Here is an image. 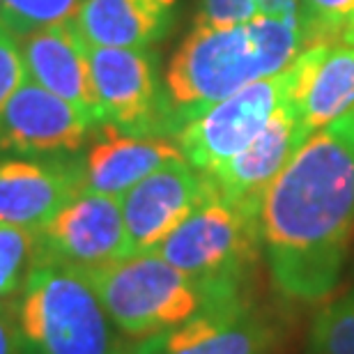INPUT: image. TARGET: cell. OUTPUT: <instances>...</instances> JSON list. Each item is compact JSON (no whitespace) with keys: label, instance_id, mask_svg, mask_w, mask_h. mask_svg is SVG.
Segmentation results:
<instances>
[{"label":"cell","instance_id":"6da1fadb","mask_svg":"<svg viewBox=\"0 0 354 354\" xmlns=\"http://www.w3.org/2000/svg\"><path fill=\"white\" fill-rule=\"evenodd\" d=\"M274 290L297 304L334 292L354 239V109L304 140L260 207Z\"/></svg>","mask_w":354,"mask_h":354},{"label":"cell","instance_id":"7a4b0ae2","mask_svg":"<svg viewBox=\"0 0 354 354\" xmlns=\"http://www.w3.org/2000/svg\"><path fill=\"white\" fill-rule=\"evenodd\" d=\"M299 51V21L292 19L258 14L237 26L196 24L164 79L177 133L221 99L283 72Z\"/></svg>","mask_w":354,"mask_h":354},{"label":"cell","instance_id":"3957f363","mask_svg":"<svg viewBox=\"0 0 354 354\" xmlns=\"http://www.w3.org/2000/svg\"><path fill=\"white\" fill-rule=\"evenodd\" d=\"M12 310L21 354H136L79 269L35 263Z\"/></svg>","mask_w":354,"mask_h":354},{"label":"cell","instance_id":"277c9868","mask_svg":"<svg viewBox=\"0 0 354 354\" xmlns=\"http://www.w3.org/2000/svg\"><path fill=\"white\" fill-rule=\"evenodd\" d=\"M83 274L118 329L136 343L180 327L214 304L249 295L191 279L157 253L127 256Z\"/></svg>","mask_w":354,"mask_h":354},{"label":"cell","instance_id":"5b68a950","mask_svg":"<svg viewBox=\"0 0 354 354\" xmlns=\"http://www.w3.org/2000/svg\"><path fill=\"white\" fill-rule=\"evenodd\" d=\"M154 253L191 279L246 292L263 258L260 214L225 201L212 182L201 207Z\"/></svg>","mask_w":354,"mask_h":354},{"label":"cell","instance_id":"8992f818","mask_svg":"<svg viewBox=\"0 0 354 354\" xmlns=\"http://www.w3.org/2000/svg\"><path fill=\"white\" fill-rule=\"evenodd\" d=\"M88 62L99 124H111L129 136H177L157 51L88 44Z\"/></svg>","mask_w":354,"mask_h":354},{"label":"cell","instance_id":"52a82bcc","mask_svg":"<svg viewBox=\"0 0 354 354\" xmlns=\"http://www.w3.org/2000/svg\"><path fill=\"white\" fill-rule=\"evenodd\" d=\"M288 88L290 72L286 67L209 106L175 136L184 159L205 175L214 173L265 129L269 118L286 99Z\"/></svg>","mask_w":354,"mask_h":354},{"label":"cell","instance_id":"ba28073f","mask_svg":"<svg viewBox=\"0 0 354 354\" xmlns=\"http://www.w3.org/2000/svg\"><path fill=\"white\" fill-rule=\"evenodd\" d=\"M35 237L37 263L65 265L79 272L131 256L120 198L92 191L76 194Z\"/></svg>","mask_w":354,"mask_h":354},{"label":"cell","instance_id":"9c48e42d","mask_svg":"<svg viewBox=\"0 0 354 354\" xmlns=\"http://www.w3.org/2000/svg\"><path fill=\"white\" fill-rule=\"evenodd\" d=\"M281 324L251 292L214 304L180 327L136 343V354H274Z\"/></svg>","mask_w":354,"mask_h":354},{"label":"cell","instance_id":"30bf717a","mask_svg":"<svg viewBox=\"0 0 354 354\" xmlns=\"http://www.w3.org/2000/svg\"><path fill=\"white\" fill-rule=\"evenodd\" d=\"M95 122L74 104L35 81H24L0 113V154L76 157Z\"/></svg>","mask_w":354,"mask_h":354},{"label":"cell","instance_id":"8fae6325","mask_svg":"<svg viewBox=\"0 0 354 354\" xmlns=\"http://www.w3.org/2000/svg\"><path fill=\"white\" fill-rule=\"evenodd\" d=\"M212 191V180L187 159L166 164L120 196L131 256L154 253L201 207Z\"/></svg>","mask_w":354,"mask_h":354},{"label":"cell","instance_id":"7c38bea8","mask_svg":"<svg viewBox=\"0 0 354 354\" xmlns=\"http://www.w3.org/2000/svg\"><path fill=\"white\" fill-rule=\"evenodd\" d=\"M81 191V154L76 157L0 154V221L37 232Z\"/></svg>","mask_w":354,"mask_h":354},{"label":"cell","instance_id":"4fadbf2b","mask_svg":"<svg viewBox=\"0 0 354 354\" xmlns=\"http://www.w3.org/2000/svg\"><path fill=\"white\" fill-rule=\"evenodd\" d=\"M306 138L308 133L301 127L297 106L286 95L265 129L242 152L209 173V180L225 201L260 214L269 184L286 168Z\"/></svg>","mask_w":354,"mask_h":354},{"label":"cell","instance_id":"5bb4252c","mask_svg":"<svg viewBox=\"0 0 354 354\" xmlns=\"http://www.w3.org/2000/svg\"><path fill=\"white\" fill-rule=\"evenodd\" d=\"M26 74L53 95L74 104L99 124V104L88 62V41L74 19L19 35Z\"/></svg>","mask_w":354,"mask_h":354},{"label":"cell","instance_id":"9a60e30c","mask_svg":"<svg viewBox=\"0 0 354 354\" xmlns=\"http://www.w3.org/2000/svg\"><path fill=\"white\" fill-rule=\"evenodd\" d=\"M290 88L304 131L315 133L354 109V46L313 44L288 65Z\"/></svg>","mask_w":354,"mask_h":354},{"label":"cell","instance_id":"2e32d148","mask_svg":"<svg viewBox=\"0 0 354 354\" xmlns=\"http://www.w3.org/2000/svg\"><path fill=\"white\" fill-rule=\"evenodd\" d=\"M182 159L180 145L164 136H129L97 124L90 147L81 152L83 191L120 198L143 177Z\"/></svg>","mask_w":354,"mask_h":354},{"label":"cell","instance_id":"e0dca14e","mask_svg":"<svg viewBox=\"0 0 354 354\" xmlns=\"http://www.w3.org/2000/svg\"><path fill=\"white\" fill-rule=\"evenodd\" d=\"M180 0H83L74 24L92 46L152 48L173 30Z\"/></svg>","mask_w":354,"mask_h":354},{"label":"cell","instance_id":"ac0fdd59","mask_svg":"<svg viewBox=\"0 0 354 354\" xmlns=\"http://www.w3.org/2000/svg\"><path fill=\"white\" fill-rule=\"evenodd\" d=\"M301 48L313 44L354 46V0H299Z\"/></svg>","mask_w":354,"mask_h":354},{"label":"cell","instance_id":"d6986e66","mask_svg":"<svg viewBox=\"0 0 354 354\" xmlns=\"http://www.w3.org/2000/svg\"><path fill=\"white\" fill-rule=\"evenodd\" d=\"M306 354H354V292L317 310L308 329Z\"/></svg>","mask_w":354,"mask_h":354},{"label":"cell","instance_id":"ffe728a7","mask_svg":"<svg viewBox=\"0 0 354 354\" xmlns=\"http://www.w3.org/2000/svg\"><path fill=\"white\" fill-rule=\"evenodd\" d=\"M37 263V237L32 230L0 221V299H12Z\"/></svg>","mask_w":354,"mask_h":354},{"label":"cell","instance_id":"44dd1931","mask_svg":"<svg viewBox=\"0 0 354 354\" xmlns=\"http://www.w3.org/2000/svg\"><path fill=\"white\" fill-rule=\"evenodd\" d=\"M81 3L83 0H3V24L12 32L26 35L35 28L74 19Z\"/></svg>","mask_w":354,"mask_h":354},{"label":"cell","instance_id":"7402d4cb","mask_svg":"<svg viewBox=\"0 0 354 354\" xmlns=\"http://www.w3.org/2000/svg\"><path fill=\"white\" fill-rule=\"evenodd\" d=\"M26 76L19 35L12 32L5 24H0V113L17 88L26 81Z\"/></svg>","mask_w":354,"mask_h":354},{"label":"cell","instance_id":"603a6c76","mask_svg":"<svg viewBox=\"0 0 354 354\" xmlns=\"http://www.w3.org/2000/svg\"><path fill=\"white\" fill-rule=\"evenodd\" d=\"M258 17L256 0H201L196 24L237 26Z\"/></svg>","mask_w":354,"mask_h":354},{"label":"cell","instance_id":"cb8c5ba5","mask_svg":"<svg viewBox=\"0 0 354 354\" xmlns=\"http://www.w3.org/2000/svg\"><path fill=\"white\" fill-rule=\"evenodd\" d=\"M0 354H21L12 299H0Z\"/></svg>","mask_w":354,"mask_h":354},{"label":"cell","instance_id":"d4e9b609","mask_svg":"<svg viewBox=\"0 0 354 354\" xmlns=\"http://www.w3.org/2000/svg\"><path fill=\"white\" fill-rule=\"evenodd\" d=\"M256 5H258V14H265V17L299 21L297 19V14H299V0H256Z\"/></svg>","mask_w":354,"mask_h":354},{"label":"cell","instance_id":"484cf974","mask_svg":"<svg viewBox=\"0 0 354 354\" xmlns=\"http://www.w3.org/2000/svg\"><path fill=\"white\" fill-rule=\"evenodd\" d=\"M3 19H5V10H3V0H0V24H3Z\"/></svg>","mask_w":354,"mask_h":354}]
</instances>
